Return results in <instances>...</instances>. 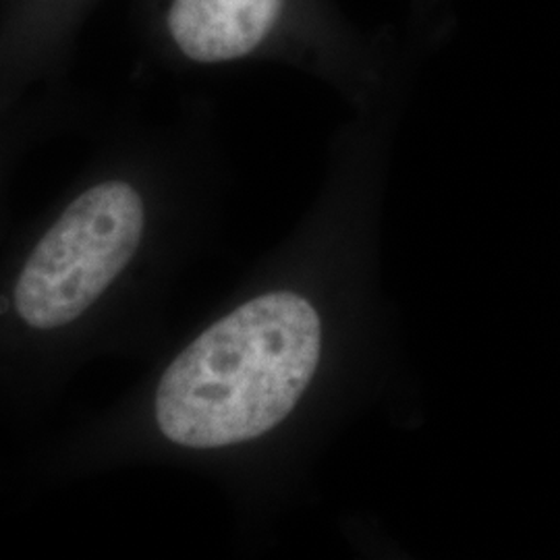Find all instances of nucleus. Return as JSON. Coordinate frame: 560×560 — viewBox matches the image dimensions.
<instances>
[{
	"mask_svg": "<svg viewBox=\"0 0 560 560\" xmlns=\"http://www.w3.org/2000/svg\"><path fill=\"white\" fill-rule=\"evenodd\" d=\"M7 235H9V233L4 231V221H2V212H0V245H2V241H4Z\"/></svg>",
	"mask_w": 560,
	"mask_h": 560,
	"instance_id": "obj_3",
	"label": "nucleus"
},
{
	"mask_svg": "<svg viewBox=\"0 0 560 560\" xmlns=\"http://www.w3.org/2000/svg\"><path fill=\"white\" fill-rule=\"evenodd\" d=\"M171 233L131 173L85 180L0 245V416L32 418L90 363L150 342Z\"/></svg>",
	"mask_w": 560,
	"mask_h": 560,
	"instance_id": "obj_1",
	"label": "nucleus"
},
{
	"mask_svg": "<svg viewBox=\"0 0 560 560\" xmlns=\"http://www.w3.org/2000/svg\"><path fill=\"white\" fill-rule=\"evenodd\" d=\"M287 0H173L166 25L180 52L214 65L258 50L279 27Z\"/></svg>",
	"mask_w": 560,
	"mask_h": 560,
	"instance_id": "obj_2",
	"label": "nucleus"
}]
</instances>
